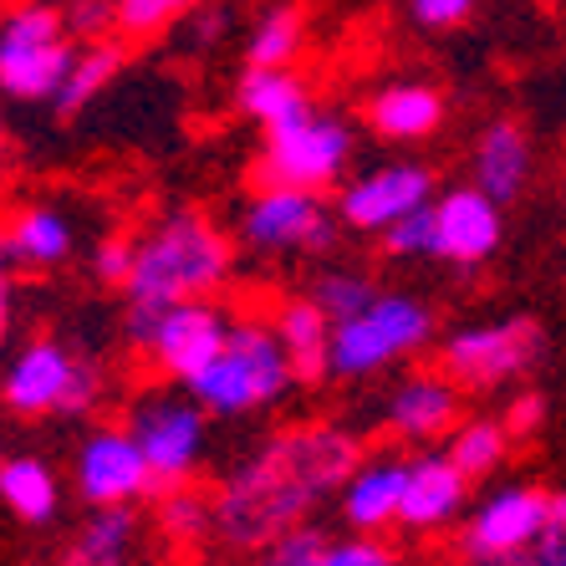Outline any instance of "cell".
<instances>
[{"label": "cell", "mask_w": 566, "mask_h": 566, "mask_svg": "<svg viewBox=\"0 0 566 566\" xmlns=\"http://www.w3.org/2000/svg\"><path fill=\"white\" fill-rule=\"evenodd\" d=\"M154 521H158V536L169 541V546H179V552H195V546H205L214 536V505L199 501L189 485L164 490Z\"/></svg>", "instance_id": "f1b7e54d"}, {"label": "cell", "mask_w": 566, "mask_h": 566, "mask_svg": "<svg viewBox=\"0 0 566 566\" xmlns=\"http://www.w3.org/2000/svg\"><path fill=\"white\" fill-rule=\"evenodd\" d=\"M505 429H511L515 439H536L541 429H546V394H536V388H521V394L505 403Z\"/></svg>", "instance_id": "ab89813d"}, {"label": "cell", "mask_w": 566, "mask_h": 566, "mask_svg": "<svg viewBox=\"0 0 566 566\" xmlns=\"http://www.w3.org/2000/svg\"><path fill=\"white\" fill-rule=\"evenodd\" d=\"M230 276H235V240L210 214L174 210L144 230L138 255H133V276L123 291H128V302L174 306L214 296L230 286Z\"/></svg>", "instance_id": "7a4b0ae2"}, {"label": "cell", "mask_w": 566, "mask_h": 566, "mask_svg": "<svg viewBox=\"0 0 566 566\" xmlns=\"http://www.w3.org/2000/svg\"><path fill=\"white\" fill-rule=\"evenodd\" d=\"M133 255H138V240L107 235L103 245L93 251V276L103 281V286H128V276H133Z\"/></svg>", "instance_id": "74e56055"}, {"label": "cell", "mask_w": 566, "mask_h": 566, "mask_svg": "<svg viewBox=\"0 0 566 566\" xmlns=\"http://www.w3.org/2000/svg\"><path fill=\"white\" fill-rule=\"evenodd\" d=\"M199 6H205V0H118V31L133 41L158 36V31L189 21Z\"/></svg>", "instance_id": "4dcf8cb0"}, {"label": "cell", "mask_w": 566, "mask_h": 566, "mask_svg": "<svg viewBox=\"0 0 566 566\" xmlns=\"http://www.w3.org/2000/svg\"><path fill=\"white\" fill-rule=\"evenodd\" d=\"M15 271V251H11V235H6V224H0V276H11Z\"/></svg>", "instance_id": "7bdbcfd3"}, {"label": "cell", "mask_w": 566, "mask_h": 566, "mask_svg": "<svg viewBox=\"0 0 566 566\" xmlns=\"http://www.w3.org/2000/svg\"><path fill=\"white\" fill-rule=\"evenodd\" d=\"M306 46L302 6H271L245 36V66H291Z\"/></svg>", "instance_id": "83f0119b"}, {"label": "cell", "mask_w": 566, "mask_h": 566, "mask_svg": "<svg viewBox=\"0 0 566 566\" xmlns=\"http://www.w3.org/2000/svg\"><path fill=\"white\" fill-rule=\"evenodd\" d=\"M423 205H434V174L423 164H382V169L347 179L337 195V220L357 235H382L388 224H398Z\"/></svg>", "instance_id": "4fadbf2b"}, {"label": "cell", "mask_w": 566, "mask_h": 566, "mask_svg": "<svg viewBox=\"0 0 566 566\" xmlns=\"http://www.w3.org/2000/svg\"><path fill=\"white\" fill-rule=\"evenodd\" d=\"M353 164V128L337 113H306L296 123L265 128V144L251 164L255 189H332Z\"/></svg>", "instance_id": "8992f818"}, {"label": "cell", "mask_w": 566, "mask_h": 566, "mask_svg": "<svg viewBox=\"0 0 566 566\" xmlns=\"http://www.w3.org/2000/svg\"><path fill=\"white\" fill-rule=\"evenodd\" d=\"M368 460L347 423H291L255 444L214 490V541L224 552H261L281 531L306 526L353 470Z\"/></svg>", "instance_id": "6da1fadb"}, {"label": "cell", "mask_w": 566, "mask_h": 566, "mask_svg": "<svg viewBox=\"0 0 566 566\" xmlns=\"http://www.w3.org/2000/svg\"><path fill=\"white\" fill-rule=\"evenodd\" d=\"M62 15L77 41H113L118 31V0H72Z\"/></svg>", "instance_id": "d590c367"}, {"label": "cell", "mask_w": 566, "mask_h": 566, "mask_svg": "<svg viewBox=\"0 0 566 566\" xmlns=\"http://www.w3.org/2000/svg\"><path fill=\"white\" fill-rule=\"evenodd\" d=\"M322 566H409L403 562V552H398L394 541H382V536H343V541H332L327 556H322Z\"/></svg>", "instance_id": "e575fe53"}, {"label": "cell", "mask_w": 566, "mask_h": 566, "mask_svg": "<svg viewBox=\"0 0 566 566\" xmlns=\"http://www.w3.org/2000/svg\"><path fill=\"white\" fill-rule=\"evenodd\" d=\"M11 312H15L11 276H0V347H6V337H11Z\"/></svg>", "instance_id": "b9f144b4"}, {"label": "cell", "mask_w": 566, "mask_h": 566, "mask_svg": "<svg viewBox=\"0 0 566 566\" xmlns=\"http://www.w3.org/2000/svg\"><path fill=\"white\" fill-rule=\"evenodd\" d=\"M536 154H531V133L515 118L485 123V133L474 138V189H485L495 205H515L531 185Z\"/></svg>", "instance_id": "ac0fdd59"}, {"label": "cell", "mask_w": 566, "mask_h": 566, "mask_svg": "<svg viewBox=\"0 0 566 566\" xmlns=\"http://www.w3.org/2000/svg\"><path fill=\"white\" fill-rule=\"evenodd\" d=\"M0 41H21V46H46V41H66V15L46 0H21L0 21Z\"/></svg>", "instance_id": "1f68e13d"}, {"label": "cell", "mask_w": 566, "mask_h": 566, "mask_svg": "<svg viewBox=\"0 0 566 566\" xmlns=\"http://www.w3.org/2000/svg\"><path fill=\"white\" fill-rule=\"evenodd\" d=\"M6 235H11V251H15V265H31V271H52L72 255L77 235H72V220L52 205H27V210L15 214L6 224Z\"/></svg>", "instance_id": "d4e9b609"}, {"label": "cell", "mask_w": 566, "mask_h": 566, "mask_svg": "<svg viewBox=\"0 0 566 566\" xmlns=\"http://www.w3.org/2000/svg\"><path fill=\"white\" fill-rule=\"evenodd\" d=\"M230 327H235V316L224 312V306H214L210 296H199V302L158 306L144 353H148V363H154L164 378L189 382V378H199V373H205L214 357L224 353Z\"/></svg>", "instance_id": "7c38bea8"}, {"label": "cell", "mask_w": 566, "mask_h": 566, "mask_svg": "<svg viewBox=\"0 0 566 566\" xmlns=\"http://www.w3.org/2000/svg\"><path fill=\"white\" fill-rule=\"evenodd\" d=\"M271 327H276L281 347H286L296 382L332 378V322L322 316V306H316L312 296H291V302H276V312H271Z\"/></svg>", "instance_id": "ffe728a7"}, {"label": "cell", "mask_w": 566, "mask_h": 566, "mask_svg": "<svg viewBox=\"0 0 566 566\" xmlns=\"http://www.w3.org/2000/svg\"><path fill=\"white\" fill-rule=\"evenodd\" d=\"M0 505L27 526H52L62 511V480L36 454H6L0 460Z\"/></svg>", "instance_id": "7402d4cb"}, {"label": "cell", "mask_w": 566, "mask_h": 566, "mask_svg": "<svg viewBox=\"0 0 566 566\" xmlns=\"http://www.w3.org/2000/svg\"><path fill=\"white\" fill-rule=\"evenodd\" d=\"M230 31H235V11H230L224 0H205V6L185 21V36L195 52H214L220 41H230Z\"/></svg>", "instance_id": "8d00e7d4"}, {"label": "cell", "mask_w": 566, "mask_h": 566, "mask_svg": "<svg viewBox=\"0 0 566 566\" xmlns=\"http://www.w3.org/2000/svg\"><path fill=\"white\" fill-rule=\"evenodd\" d=\"M72 480H77V495L93 511H103V505H138L144 495H158L148 454L138 449L128 423H103L93 434H82L77 460H72Z\"/></svg>", "instance_id": "8fae6325"}, {"label": "cell", "mask_w": 566, "mask_h": 566, "mask_svg": "<svg viewBox=\"0 0 566 566\" xmlns=\"http://www.w3.org/2000/svg\"><path fill=\"white\" fill-rule=\"evenodd\" d=\"M511 449H515V434L505 429V419H495V413L460 419V429L444 439V454L460 464L470 480H490V474H501L505 460H511Z\"/></svg>", "instance_id": "4316f807"}, {"label": "cell", "mask_w": 566, "mask_h": 566, "mask_svg": "<svg viewBox=\"0 0 566 566\" xmlns=\"http://www.w3.org/2000/svg\"><path fill=\"white\" fill-rule=\"evenodd\" d=\"M501 235H505L501 205L485 189L464 185L449 189L444 199H434V261L474 271V265H485L501 251Z\"/></svg>", "instance_id": "5bb4252c"}, {"label": "cell", "mask_w": 566, "mask_h": 566, "mask_svg": "<svg viewBox=\"0 0 566 566\" xmlns=\"http://www.w3.org/2000/svg\"><path fill=\"white\" fill-rule=\"evenodd\" d=\"M306 296H312V302L322 306V316L337 327V322H353L357 312H368L373 296H378V286H373V276H363V271L332 265V271H322V276L312 281V291H306Z\"/></svg>", "instance_id": "f546056e"}, {"label": "cell", "mask_w": 566, "mask_h": 566, "mask_svg": "<svg viewBox=\"0 0 566 566\" xmlns=\"http://www.w3.org/2000/svg\"><path fill=\"white\" fill-rule=\"evenodd\" d=\"M6 154H11V133H6V123H0V164H6Z\"/></svg>", "instance_id": "f6af8a7d"}, {"label": "cell", "mask_w": 566, "mask_h": 566, "mask_svg": "<svg viewBox=\"0 0 566 566\" xmlns=\"http://www.w3.org/2000/svg\"><path fill=\"white\" fill-rule=\"evenodd\" d=\"M546 357V332L536 316H501V322H474L449 332L439 347V363L464 394H495L505 382L526 378Z\"/></svg>", "instance_id": "52a82bcc"}, {"label": "cell", "mask_w": 566, "mask_h": 566, "mask_svg": "<svg viewBox=\"0 0 566 566\" xmlns=\"http://www.w3.org/2000/svg\"><path fill=\"white\" fill-rule=\"evenodd\" d=\"M235 103L261 128H281V123H296L312 113V97H306L302 77L291 66H245V77L235 87Z\"/></svg>", "instance_id": "603a6c76"}, {"label": "cell", "mask_w": 566, "mask_h": 566, "mask_svg": "<svg viewBox=\"0 0 566 566\" xmlns=\"http://www.w3.org/2000/svg\"><path fill=\"white\" fill-rule=\"evenodd\" d=\"M474 6L480 0H409V15L429 31H449V27H460V21H470Z\"/></svg>", "instance_id": "60d3db41"}, {"label": "cell", "mask_w": 566, "mask_h": 566, "mask_svg": "<svg viewBox=\"0 0 566 566\" xmlns=\"http://www.w3.org/2000/svg\"><path fill=\"white\" fill-rule=\"evenodd\" d=\"M378 240H382V255H394V261H434V205L403 214Z\"/></svg>", "instance_id": "836d02e7"}, {"label": "cell", "mask_w": 566, "mask_h": 566, "mask_svg": "<svg viewBox=\"0 0 566 566\" xmlns=\"http://www.w3.org/2000/svg\"><path fill=\"white\" fill-rule=\"evenodd\" d=\"M128 429L138 439V449L148 454L158 490H179L195 480L205 444H210V413L199 409L195 398L179 394H148L133 403Z\"/></svg>", "instance_id": "9c48e42d"}, {"label": "cell", "mask_w": 566, "mask_h": 566, "mask_svg": "<svg viewBox=\"0 0 566 566\" xmlns=\"http://www.w3.org/2000/svg\"><path fill=\"white\" fill-rule=\"evenodd\" d=\"M552 515V490L531 485V480H511L495 485L490 495L470 501L460 521V556L464 562H495V556H521L536 546Z\"/></svg>", "instance_id": "30bf717a"}, {"label": "cell", "mask_w": 566, "mask_h": 566, "mask_svg": "<svg viewBox=\"0 0 566 566\" xmlns=\"http://www.w3.org/2000/svg\"><path fill=\"white\" fill-rule=\"evenodd\" d=\"M138 556V515L133 505H103L66 541L62 566H128Z\"/></svg>", "instance_id": "cb8c5ba5"}, {"label": "cell", "mask_w": 566, "mask_h": 566, "mask_svg": "<svg viewBox=\"0 0 566 566\" xmlns=\"http://www.w3.org/2000/svg\"><path fill=\"white\" fill-rule=\"evenodd\" d=\"M460 419H464V388L449 373H409L382 403L388 434L403 439V444H439V439L460 429Z\"/></svg>", "instance_id": "9a60e30c"}, {"label": "cell", "mask_w": 566, "mask_h": 566, "mask_svg": "<svg viewBox=\"0 0 566 566\" xmlns=\"http://www.w3.org/2000/svg\"><path fill=\"white\" fill-rule=\"evenodd\" d=\"M337 230V205L312 189H255L240 214V240L261 255H327Z\"/></svg>", "instance_id": "ba28073f"}, {"label": "cell", "mask_w": 566, "mask_h": 566, "mask_svg": "<svg viewBox=\"0 0 566 566\" xmlns=\"http://www.w3.org/2000/svg\"><path fill=\"white\" fill-rule=\"evenodd\" d=\"M72 62H77V46H66V41H46V46L0 41V93L15 103H52Z\"/></svg>", "instance_id": "d6986e66"}, {"label": "cell", "mask_w": 566, "mask_h": 566, "mask_svg": "<svg viewBox=\"0 0 566 566\" xmlns=\"http://www.w3.org/2000/svg\"><path fill=\"white\" fill-rule=\"evenodd\" d=\"M123 62H128V52H123L118 41H87V46H77V62H72V72H66L62 93L52 97L56 118H82V113L118 82Z\"/></svg>", "instance_id": "484cf974"}, {"label": "cell", "mask_w": 566, "mask_h": 566, "mask_svg": "<svg viewBox=\"0 0 566 566\" xmlns=\"http://www.w3.org/2000/svg\"><path fill=\"white\" fill-rule=\"evenodd\" d=\"M103 398V373L97 363L77 357L56 337H36L6 363L0 373V403L15 419H41V413H62V419H87Z\"/></svg>", "instance_id": "5b68a950"}, {"label": "cell", "mask_w": 566, "mask_h": 566, "mask_svg": "<svg viewBox=\"0 0 566 566\" xmlns=\"http://www.w3.org/2000/svg\"><path fill=\"white\" fill-rule=\"evenodd\" d=\"M470 566H536V562H531V552H521V556H495V562H470Z\"/></svg>", "instance_id": "ee69618b"}, {"label": "cell", "mask_w": 566, "mask_h": 566, "mask_svg": "<svg viewBox=\"0 0 566 566\" xmlns=\"http://www.w3.org/2000/svg\"><path fill=\"white\" fill-rule=\"evenodd\" d=\"M403 480H409V460H394V454H378V460L357 464L353 480H347L343 495H337L347 531H357V536H378V531L398 526V511H403Z\"/></svg>", "instance_id": "e0dca14e"}, {"label": "cell", "mask_w": 566, "mask_h": 566, "mask_svg": "<svg viewBox=\"0 0 566 566\" xmlns=\"http://www.w3.org/2000/svg\"><path fill=\"white\" fill-rule=\"evenodd\" d=\"M434 306L413 291H378L368 312L332 327V378L363 382L434 343Z\"/></svg>", "instance_id": "277c9868"}, {"label": "cell", "mask_w": 566, "mask_h": 566, "mask_svg": "<svg viewBox=\"0 0 566 566\" xmlns=\"http://www.w3.org/2000/svg\"><path fill=\"white\" fill-rule=\"evenodd\" d=\"M291 382H296V373H291L276 327L261 316H235L224 353L199 378L185 382V394L210 419H251V413L271 409L276 398H286Z\"/></svg>", "instance_id": "3957f363"}, {"label": "cell", "mask_w": 566, "mask_h": 566, "mask_svg": "<svg viewBox=\"0 0 566 566\" xmlns=\"http://www.w3.org/2000/svg\"><path fill=\"white\" fill-rule=\"evenodd\" d=\"M368 123L388 144H419L444 123V97L423 82H394L368 103Z\"/></svg>", "instance_id": "44dd1931"}, {"label": "cell", "mask_w": 566, "mask_h": 566, "mask_svg": "<svg viewBox=\"0 0 566 566\" xmlns=\"http://www.w3.org/2000/svg\"><path fill=\"white\" fill-rule=\"evenodd\" d=\"M470 474L460 464L429 449V454H413L409 460V480H403V511H398V526L419 531V536H434V531L460 526L464 511H470Z\"/></svg>", "instance_id": "2e32d148"}, {"label": "cell", "mask_w": 566, "mask_h": 566, "mask_svg": "<svg viewBox=\"0 0 566 566\" xmlns=\"http://www.w3.org/2000/svg\"><path fill=\"white\" fill-rule=\"evenodd\" d=\"M531 562L536 566H566V490H552V515H546V531L531 546Z\"/></svg>", "instance_id": "f35d334b"}, {"label": "cell", "mask_w": 566, "mask_h": 566, "mask_svg": "<svg viewBox=\"0 0 566 566\" xmlns=\"http://www.w3.org/2000/svg\"><path fill=\"white\" fill-rule=\"evenodd\" d=\"M327 546H332L327 531L306 521V526H291L276 541H265L261 552H255V566H322Z\"/></svg>", "instance_id": "d6a6232c"}]
</instances>
